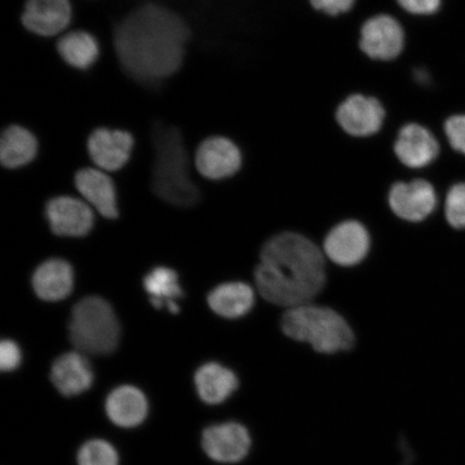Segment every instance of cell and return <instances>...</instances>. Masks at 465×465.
Segmentation results:
<instances>
[{"label": "cell", "mask_w": 465, "mask_h": 465, "mask_svg": "<svg viewBox=\"0 0 465 465\" xmlns=\"http://www.w3.org/2000/svg\"><path fill=\"white\" fill-rule=\"evenodd\" d=\"M446 219L456 229H465V183L453 185L446 197Z\"/></svg>", "instance_id": "26"}, {"label": "cell", "mask_w": 465, "mask_h": 465, "mask_svg": "<svg viewBox=\"0 0 465 465\" xmlns=\"http://www.w3.org/2000/svg\"><path fill=\"white\" fill-rule=\"evenodd\" d=\"M104 411L115 426L136 428L148 416V400L141 389L130 385L120 386L108 394Z\"/></svg>", "instance_id": "17"}, {"label": "cell", "mask_w": 465, "mask_h": 465, "mask_svg": "<svg viewBox=\"0 0 465 465\" xmlns=\"http://www.w3.org/2000/svg\"><path fill=\"white\" fill-rule=\"evenodd\" d=\"M189 38L183 17L162 5L145 4L119 23L114 43L125 73L139 83L153 84L179 71Z\"/></svg>", "instance_id": "1"}, {"label": "cell", "mask_w": 465, "mask_h": 465, "mask_svg": "<svg viewBox=\"0 0 465 465\" xmlns=\"http://www.w3.org/2000/svg\"><path fill=\"white\" fill-rule=\"evenodd\" d=\"M45 213L51 230L58 236H85L94 224V214L91 208L74 197L52 199L46 203Z\"/></svg>", "instance_id": "13"}, {"label": "cell", "mask_w": 465, "mask_h": 465, "mask_svg": "<svg viewBox=\"0 0 465 465\" xmlns=\"http://www.w3.org/2000/svg\"><path fill=\"white\" fill-rule=\"evenodd\" d=\"M33 288L38 298L44 301L66 299L74 288L73 267L61 259L45 261L34 272Z\"/></svg>", "instance_id": "20"}, {"label": "cell", "mask_w": 465, "mask_h": 465, "mask_svg": "<svg viewBox=\"0 0 465 465\" xmlns=\"http://www.w3.org/2000/svg\"><path fill=\"white\" fill-rule=\"evenodd\" d=\"M78 465H119V453L104 440H91L80 447Z\"/></svg>", "instance_id": "25"}, {"label": "cell", "mask_w": 465, "mask_h": 465, "mask_svg": "<svg viewBox=\"0 0 465 465\" xmlns=\"http://www.w3.org/2000/svg\"><path fill=\"white\" fill-rule=\"evenodd\" d=\"M398 7L405 15L416 17H428L439 13L443 0H394Z\"/></svg>", "instance_id": "28"}, {"label": "cell", "mask_w": 465, "mask_h": 465, "mask_svg": "<svg viewBox=\"0 0 465 465\" xmlns=\"http://www.w3.org/2000/svg\"><path fill=\"white\" fill-rule=\"evenodd\" d=\"M195 165L197 171L208 179L228 178L240 171L242 153L231 139L209 137L196 150Z\"/></svg>", "instance_id": "10"}, {"label": "cell", "mask_w": 465, "mask_h": 465, "mask_svg": "<svg viewBox=\"0 0 465 465\" xmlns=\"http://www.w3.org/2000/svg\"><path fill=\"white\" fill-rule=\"evenodd\" d=\"M282 330L291 340L307 342L318 353L351 351L354 334L346 320L331 308L300 305L284 312Z\"/></svg>", "instance_id": "4"}, {"label": "cell", "mask_w": 465, "mask_h": 465, "mask_svg": "<svg viewBox=\"0 0 465 465\" xmlns=\"http://www.w3.org/2000/svg\"><path fill=\"white\" fill-rule=\"evenodd\" d=\"M444 131L451 147L465 154V114H456L447 119Z\"/></svg>", "instance_id": "29"}, {"label": "cell", "mask_w": 465, "mask_h": 465, "mask_svg": "<svg viewBox=\"0 0 465 465\" xmlns=\"http://www.w3.org/2000/svg\"><path fill=\"white\" fill-rule=\"evenodd\" d=\"M74 183L84 199L95 207L103 217L118 218L114 185L106 173L93 168H84L75 173Z\"/></svg>", "instance_id": "19"}, {"label": "cell", "mask_w": 465, "mask_h": 465, "mask_svg": "<svg viewBox=\"0 0 465 465\" xmlns=\"http://www.w3.org/2000/svg\"><path fill=\"white\" fill-rule=\"evenodd\" d=\"M22 352L19 345L14 341L5 340L0 344V369L3 371H13L19 368Z\"/></svg>", "instance_id": "30"}, {"label": "cell", "mask_w": 465, "mask_h": 465, "mask_svg": "<svg viewBox=\"0 0 465 465\" xmlns=\"http://www.w3.org/2000/svg\"><path fill=\"white\" fill-rule=\"evenodd\" d=\"M252 440L248 429L242 423L230 421L203 430L202 447L212 460L234 464L243 460L252 450Z\"/></svg>", "instance_id": "8"}, {"label": "cell", "mask_w": 465, "mask_h": 465, "mask_svg": "<svg viewBox=\"0 0 465 465\" xmlns=\"http://www.w3.org/2000/svg\"><path fill=\"white\" fill-rule=\"evenodd\" d=\"M37 139L31 132L19 125L5 129L0 141V160L7 168L28 164L37 154Z\"/></svg>", "instance_id": "23"}, {"label": "cell", "mask_w": 465, "mask_h": 465, "mask_svg": "<svg viewBox=\"0 0 465 465\" xmlns=\"http://www.w3.org/2000/svg\"><path fill=\"white\" fill-rule=\"evenodd\" d=\"M72 15L69 0H26L21 20L28 32L42 37H54L71 25Z\"/></svg>", "instance_id": "11"}, {"label": "cell", "mask_w": 465, "mask_h": 465, "mask_svg": "<svg viewBox=\"0 0 465 465\" xmlns=\"http://www.w3.org/2000/svg\"><path fill=\"white\" fill-rule=\"evenodd\" d=\"M143 287L150 295L151 304L158 310L183 295L176 272L167 267H156L151 271L143 278Z\"/></svg>", "instance_id": "24"}, {"label": "cell", "mask_w": 465, "mask_h": 465, "mask_svg": "<svg viewBox=\"0 0 465 465\" xmlns=\"http://www.w3.org/2000/svg\"><path fill=\"white\" fill-rule=\"evenodd\" d=\"M409 35L402 22L391 13H377L363 20L359 28L358 48L369 61L394 63L403 56Z\"/></svg>", "instance_id": "6"}, {"label": "cell", "mask_w": 465, "mask_h": 465, "mask_svg": "<svg viewBox=\"0 0 465 465\" xmlns=\"http://www.w3.org/2000/svg\"><path fill=\"white\" fill-rule=\"evenodd\" d=\"M50 380L64 397H78L94 382V371L86 354L78 351L58 357L52 364Z\"/></svg>", "instance_id": "16"}, {"label": "cell", "mask_w": 465, "mask_h": 465, "mask_svg": "<svg viewBox=\"0 0 465 465\" xmlns=\"http://www.w3.org/2000/svg\"><path fill=\"white\" fill-rule=\"evenodd\" d=\"M393 149L401 163L411 168L431 164L440 153V144L433 134L415 122L401 127Z\"/></svg>", "instance_id": "14"}, {"label": "cell", "mask_w": 465, "mask_h": 465, "mask_svg": "<svg viewBox=\"0 0 465 465\" xmlns=\"http://www.w3.org/2000/svg\"><path fill=\"white\" fill-rule=\"evenodd\" d=\"M371 246L369 232L357 221H345L334 226L325 237L324 253L341 266H353L368 254Z\"/></svg>", "instance_id": "9"}, {"label": "cell", "mask_w": 465, "mask_h": 465, "mask_svg": "<svg viewBox=\"0 0 465 465\" xmlns=\"http://www.w3.org/2000/svg\"><path fill=\"white\" fill-rule=\"evenodd\" d=\"M132 134L121 130L97 129L91 134L87 150L93 162L104 171L121 170L131 158Z\"/></svg>", "instance_id": "15"}, {"label": "cell", "mask_w": 465, "mask_h": 465, "mask_svg": "<svg viewBox=\"0 0 465 465\" xmlns=\"http://www.w3.org/2000/svg\"><path fill=\"white\" fill-rule=\"evenodd\" d=\"M56 50L64 62L80 71L91 68L100 56V45L96 38L84 31L63 35L58 39Z\"/></svg>", "instance_id": "22"}, {"label": "cell", "mask_w": 465, "mask_h": 465, "mask_svg": "<svg viewBox=\"0 0 465 465\" xmlns=\"http://www.w3.org/2000/svg\"><path fill=\"white\" fill-rule=\"evenodd\" d=\"M194 385L203 403L219 405L232 397L240 386V381L234 371L224 365L209 362L196 371Z\"/></svg>", "instance_id": "18"}, {"label": "cell", "mask_w": 465, "mask_h": 465, "mask_svg": "<svg viewBox=\"0 0 465 465\" xmlns=\"http://www.w3.org/2000/svg\"><path fill=\"white\" fill-rule=\"evenodd\" d=\"M359 0H308L315 13L331 19L351 15L356 10Z\"/></svg>", "instance_id": "27"}, {"label": "cell", "mask_w": 465, "mask_h": 465, "mask_svg": "<svg viewBox=\"0 0 465 465\" xmlns=\"http://www.w3.org/2000/svg\"><path fill=\"white\" fill-rule=\"evenodd\" d=\"M334 118L337 125L349 136L366 138L381 131L387 118V109L380 97L369 93L353 92L337 104Z\"/></svg>", "instance_id": "7"}, {"label": "cell", "mask_w": 465, "mask_h": 465, "mask_svg": "<svg viewBox=\"0 0 465 465\" xmlns=\"http://www.w3.org/2000/svg\"><path fill=\"white\" fill-rule=\"evenodd\" d=\"M75 351L107 356L119 346L121 327L112 305L98 296H87L74 305L68 325Z\"/></svg>", "instance_id": "5"}, {"label": "cell", "mask_w": 465, "mask_h": 465, "mask_svg": "<svg viewBox=\"0 0 465 465\" xmlns=\"http://www.w3.org/2000/svg\"><path fill=\"white\" fill-rule=\"evenodd\" d=\"M262 298L292 308L311 303L325 284L322 250L296 232H282L267 242L254 272Z\"/></svg>", "instance_id": "2"}, {"label": "cell", "mask_w": 465, "mask_h": 465, "mask_svg": "<svg viewBox=\"0 0 465 465\" xmlns=\"http://www.w3.org/2000/svg\"><path fill=\"white\" fill-rule=\"evenodd\" d=\"M208 304L220 317L241 318L252 311L254 304L253 290L242 282L223 283L208 295Z\"/></svg>", "instance_id": "21"}, {"label": "cell", "mask_w": 465, "mask_h": 465, "mask_svg": "<svg viewBox=\"0 0 465 465\" xmlns=\"http://www.w3.org/2000/svg\"><path fill=\"white\" fill-rule=\"evenodd\" d=\"M392 212L410 223H420L431 214L436 207V194L432 184L426 180L410 183H397L389 193Z\"/></svg>", "instance_id": "12"}, {"label": "cell", "mask_w": 465, "mask_h": 465, "mask_svg": "<svg viewBox=\"0 0 465 465\" xmlns=\"http://www.w3.org/2000/svg\"><path fill=\"white\" fill-rule=\"evenodd\" d=\"M155 160L153 189L163 201L177 207H193L200 191L189 173V158L182 133L170 125L156 124L153 130Z\"/></svg>", "instance_id": "3"}]
</instances>
